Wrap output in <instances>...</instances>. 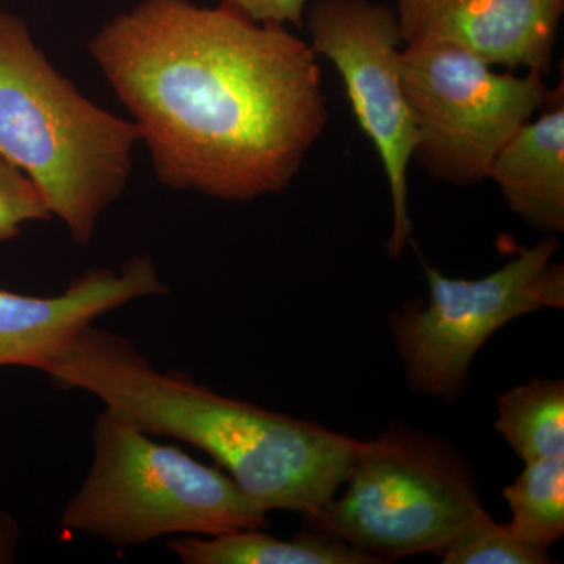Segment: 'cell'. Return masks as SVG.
<instances>
[{"label": "cell", "instance_id": "52a82bcc", "mask_svg": "<svg viewBox=\"0 0 564 564\" xmlns=\"http://www.w3.org/2000/svg\"><path fill=\"white\" fill-rule=\"evenodd\" d=\"M400 73L417 132L413 159L434 180L454 185L488 180L507 141L555 96L540 70L497 73L444 44L404 47Z\"/></svg>", "mask_w": 564, "mask_h": 564}, {"label": "cell", "instance_id": "3957f363", "mask_svg": "<svg viewBox=\"0 0 564 564\" xmlns=\"http://www.w3.org/2000/svg\"><path fill=\"white\" fill-rule=\"evenodd\" d=\"M135 122L85 98L36 46L28 24L0 9V154L39 188L77 245L131 181Z\"/></svg>", "mask_w": 564, "mask_h": 564}, {"label": "cell", "instance_id": "5bb4252c", "mask_svg": "<svg viewBox=\"0 0 564 564\" xmlns=\"http://www.w3.org/2000/svg\"><path fill=\"white\" fill-rule=\"evenodd\" d=\"M524 464L503 489L511 511L507 524L522 544L549 551L564 534V456Z\"/></svg>", "mask_w": 564, "mask_h": 564}, {"label": "cell", "instance_id": "5b68a950", "mask_svg": "<svg viewBox=\"0 0 564 564\" xmlns=\"http://www.w3.org/2000/svg\"><path fill=\"white\" fill-rule=\"evenodd\" d=\"M345 484L347 491L307 521L373 564L440 555L484 508L473 466L458 448L404 423L364 443Z\"/></svg>", "mask_w": 564, "mask_h": 564}, {"label": "cell", "instance_id": "ba28073f", "mask_svg": "<svg viewBox=\"0 0 564 564\" xmlns=\"http://www.w3.org/2000/svg\"><path fill=\"white\" fill-rule=\"evenodd\" d=\"M304 22L307 44L343 77L352 115L383 165L392 204L388 250L399 259L413 236L408 172L417 141L400 73L399 21L372 0H315Z\"/></svg>", "mask_w": 564, "mask_h": 564}, {"label": "cell", "instance_id": "4fadbf2b", "mask_svg": "<svg viewBox=\"0 0 564 564\" xmlns=\"http://www.w3.org/2000/svg\"><path fill=\"white\" fill-rule=\"evenodd\" d=\"M494 429L524 463L564 456V381L533 378L500 393Z\"/></svg>", "mask_w": 564, "mask_h": 564}, {"label": "cell", "instance_id": "9c48e42d", "mask_svg": "<svg viewBox=\"0 0 564 564\" xmlns=\"http://www.w3.org/2000/svg\"><path fill=\"white\" fill-rule=\"evenodd\" d=\"M166 292L150 256L128 259L120 269L88 270L54 296L0 289V367H32L43 372L102 315Z\"/></svg>", "mask_w": 564, "mask_h": 564}, {"label": "cell", "instance_id": "e0dca14e", "mask_svg": "<svg viewBox=\"0 0 564 564\" xmlns=\"http://www.w3.org/2000/svg\"><path fill=\"white\" fill-rule=\"evenodd\" d=\"M310 0H223V3L261 24L303 28Z\"/></svg>", "mask_w": 564, "mask_h": 564}, {"label": "cell", "instance_id": "ac0fdd59", "mask_svg": "<svg viewBox=\"0 0 564 564\" xmlns=\"http://www.w3.org/2000/svg\"><path fill=\"white\" fill-rule=\"evenodd\" d=\"M21 529L13 516L0 511V564L17 562Z\"/></svg>", "mask_w": 564, "mask_h": 564}, {"label": "cell", "instance_id": "9a60e30c", "mask_svg": "<svg viewBox=\"0 0 564 564\" xmlns=\"http://www.w3.org/2000/svg\"><path fill=\"white\" fill-rule=\"evenodd\" d=\"M443 564H545L549 551L516 540L508 524L494 521L485 508L452 538L440 555Z\"/></svg>", "mask_w": 564, "mask_h": 564}, {"label": "cell", "instance_id": "8fae6325", "mask_svg": "<svg viewBox=\"0 0 564 564\" xmlns=\"http://www.w3.org/2000/svg\"><path fill=\"white\" fill-rule=\"evenodd\" d=\"M547 106L507 141L489 166L488 180L527 225L558 236L564 232L563 84Z\"/></svg>", "mask_w": 564, "mask_h": 564}, {"label": "cell", "instance_id": "7c38bea8", "mask_svg": "<svg viewBox=\"0 0 564 564\" xmlns=\"http://www.w3.org/2000/svg\"><path fill=\"white\" fill-rule=\"evenodd\" d=\"M169 549L184 564H373L362 552L315 527L292 540H280L261 529L176 536L169 541Z\"/></svg>", "mask_w": 564, "mask_h": 564}, {"label": "cell", "instance_id": "277c9868", "mask_svg": "<svg viewBox=\"0 0 564 564\" xmlns=\"http://www.w3.org/2000/svg\"><path fill=\"white\" fill-rule=\"evenodd\" d=\"M91 444L90 469L62 511L66 532L128 549L267 525L269 513L231 475L158 443L107 408L93 425Z\"/></svg>", "mask_w": 564, "mask_h": 564}, {"label": "cell", "instance_id": "7a4b0ae2", "mask_svg": "<svg viewBox=\"0 0 564 564\" xmlns=\"http://www.w3.org/2000/svg\"><path fill=\"white\" fill-rule=\"evenodd\" d=\"M43 372L55 388L91 393L141 432L199 448L267 513H317L366 443L163 372L131 339L101 326H88Z\"/></svg>", "mask_w": 564, "mask_h": 564}, {"label": "cell", "instance_id": "6da1fadb", "mask_svg": "<svg viewBox=\"0 0 564 564\" xmlns=\"http://www.w3.org/2000/svg\"><path fill=\"white\" fill-rule=\"evenodd\" d=\"M88 52L174 191L225 202L281 193L328 124L310 44L226 3L143 0Z\"/></svg>", "mask_w": 564, "mask_h": 564}, {"label": "cell", "instance_id": "8992f818", "mask_svg": "<svg viewBox=\"0 0 564 564\" xmlns=\"http://www.w3.org/2000/svg\"><path fill=\"white\" fill-rule=\"evenodd\" d=\"M558 236H545L480 280L448 278L423 263L429 302H408L389 326L415 393L452 403L466 391L475 355L502 326L564 307V267L554 261Z\"/></svg>", "mask_w": 564, "mask_h": 564}, {"label": "cell", "instance_id": "30bf717a", "mask_svg": "<svg viewBox=\"0 0 564 564\" xmlns=\"http://www.w3.org/2000/svg\"><path fill=\"white\" fill-rule=\"evenodd\" d=\"M403 43L458 47L491 66L549 73L564 0H393Z\"/></svg>", "mask_w": 564, "mask_h": 564}, {"label": "cell", "instance_id": "2e32d148", "mask_svg": "<svg viewBox=\"0 0 564 564\" xmlns=\"http://www.w3.org/2000/svg\"><path fill=\"white\" fill-rule=\"evenodd\" d=\"M52 214L35 184L0 154V240H10L31 221L51 220Z\"/></svg>", "mask_w": 564, "mask_h": 564}]
</instances>
